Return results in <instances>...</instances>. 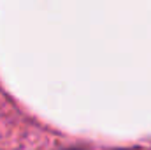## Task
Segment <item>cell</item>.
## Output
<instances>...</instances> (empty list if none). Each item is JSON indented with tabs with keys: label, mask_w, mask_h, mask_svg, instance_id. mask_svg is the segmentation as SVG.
I'll return each instance as SVG.
<instances>
[{
	"label": "cell",
	"mask_w": 151,
	"mask_h": 150,
	"mask_svg": "<svg viewBox=\"0 0 151 150\" xmlns=\"http://www.w3.org/2000/svg\"><path fill=\"white\" fill-rule=\"evenodd\" d=\"M72 150H76V149H72Z\"/></svg>",
	"instance_id": "obj_1"
}]
</instances>
